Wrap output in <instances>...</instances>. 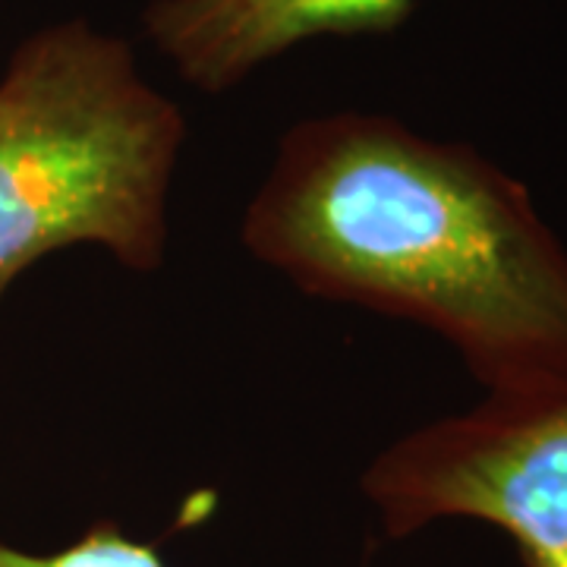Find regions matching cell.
<instances>
[{
	"instance_id": "obj_2",
	"label": "cell",
	"mask_w": 567,
	"mask_h": 567,
	"mask_svg": "<svg viewBox=\"0 0 567 567\" xmlns=\"http://www.w3.org/2000/svg\"><path fill=\"white\" fill-rule=\"evenodd\" d=\"M183 145V111L123 39L66 20L22 41L0 76V306L73 246L158 271Z\"/></svg>"
},
{
	"instance_id": "obj_4",
	"label": "cell",
	"mask_w": 567,
	"mask_h": 567,
	"mask_svg": "<svg viewBox=\"0 0 567 567\" xmlns=\"http://www.w3.org/2000/svg\"><path fill=\"white\" fill-rule=\"evenodd\" d=\"M410 10L413 0H152L142 29L183 82L221 95L303 41L382 35Z\"/></svg>"
},
{
	"instance_id": "obj_1",
	"label": "cell",
	"mask_w": 567,
	"mask_h": 567,
	"mask_svg": "<svg viewBox=\"0 0 567 567\" xmlns=\"http://www.w3.org/2000/svg\"><path fill=\"white\" fill-rule=\"evenodd\" d=\"M240 237L306 297L439 334L486 394L567 388V244L466 142L360 111L293 123Z\"/></svg>"
},
{
	"instance_id": "obj_5",
	"label": "cell",
	"mask_w": 567,
	"mask_h": 567,
	"mask_svg": "<svg viewBox=\"0 0 567 567\" xmlns=\"http://www.w3.org/2000/svg\"><path fill=\"white\" fill-rule=\"evenodd\" d=\"M0 567H167L162 551L126 536L114 520H99L76 543L54 551H25L0 543Z\"/></svg>"
},
{
	"instance_id": "obj_3",
	"label": "cell",
	"mask_w": 567,
	"mask_h": 567,
	"mask_svg": "<svg viewBox=\"0 0 567 567\" xmlns=\"http://www.w3.org/2000/svg\"><path fill=\"white\" fill-rule=\"evenodd\" d=\"M388 539L442 520L502 529L524 567H567V388L486 394L410 429L360 476Z\"/></svg>"
}]
</instances>
